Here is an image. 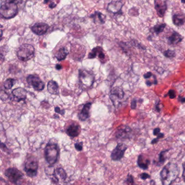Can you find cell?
<instances>
[{"instance_id":"obj_22","label":"cell","mask_w":185,"mask_h":185,"mask_svg":"<svg viewBox=\"0 0 185 185\" xmlns=\"http://www.w3.org/2000/svg\"><path fill=\"white\" fill-rule=\"evenodd\" d=\"M47 90L52 95H58L59 93L58 84L53 80H49L47 83Z\"/></svg>"},{"instance_id":"obj_33","label":"cell","mask_w":185,"mask_h":185,"mask_svg":"<svg viewBox=\"0 0 185 185\" xmlns=\"http://www.w3.org/2000/svg\"><path fill=\"white\" fill-rule=\"evenodd\" d=\"M168 96H169L170 99H174L176 97V92L174 90H170L167 94Z\"/></svg>"},{"instance_id":"obj_41","label":"cell","mask_w":185,"mask_h":185,"mask_svg":"<svg viewBox=\"0 0 185 185\" xmlns=\"http://www.w3.org/2000/svg\"><path fill=\"white\" fill-rule=\"evenodd\" d=\"M178 100L179 101L181 102V103H185V97H181L180 96H179Z\"/></svg>"},{"instance_id":"obj_1","label":"cell","mask_w":185,"mask_h":185,"mask_svg":"<svg viewBox=\"0 0 185 185\" xmlns=\"http://www.w3.org/2000/svg\"><path fill=\"white\" fill-rule=\"evenodd\" d=\"M22 0H3L1 3V17L5 19H11L15 17L19 12L18 5Z\"/></svg>"},{"instance_id":"obj_3","label":"cell","mask_w":185,"mask_h":185,"mask_svg":"<svg viewBox=\"0 0 185 185\" xmlns=\"http://www.w3.org/2000/svg\"><path fill=\"white\" fill-rule=\"evenodd\" d=\"M60 149L58 144L49 142L45 148V158L49 165L53 166L57 163L59 157Z\"/></svg>"},{"instance_id":"obj_43","label":"cell","mask_w":185,"mask_h":185,"mask_svg":"<svg viewBox=\"0 0 185 185\" xmlns=\"http://www.w3.org/2000/svg\"><path fill=\"white\" fill-rule=\"evenodd\" d=\"M159 139L158 138H156V139H153L151 143L152 144H155V143H157L159 142Z\"/></svg>"},{"instance_id":"obj_28","label":"cell","mask_w":185,"mask_h":185,"mask_svg":"<svg viewBox=\"0 0 185 185\" xmlns=\"http://www.w3.org/2000/svg\"><path fill=\"white\" fill-rule=\"evenodd\" d=\"M168 152V150H165V151H162L161 152L160 154H159V161H158V165L161 166L162 164H163L165 161L166 160V158L165 157V154L166 153Z\"/></svg>"},{"instance_id":"obj_16","label":"cell","mask_w":185,"mask_h":185,"mask_svg":"<svg viewBox=\"0 0 185 185\" xmlns=\"http://www.w3.org/2000/svg\"><path fill=\"white\" fill-rule=\"evenodd\" d=\"M97 55L101 62H104L105 59V54L104 53L103 50L101 47L97 46L93 48L90 53L88 54V58L94 59Z\"/></svg>"},{"instance_id":"obj_5","label":"cell","mask_w":185,"mask_h":185,"mask_svg":"<svg viewBox=\"0 0 185 185\" xmlns=\"http://www.w3.org/2000/svg\"><path fill=\"white\" fill-rule=\"evenodd\" d=\"M35 54V49L32 45L24 44L21 45L16 52L19 59L22 62H27L32 59Z\"/></svg>"},{"instance_id":"obj_8","label":"cell","mask_w":185,"mask_h":185,"mask_svg":"<svg viewBox=\"0 0 185 185\" xmlns=\"http://www.w3.org/2000/svg\"><path fill=\"white\" fill-rule=\"evenodd\" d=\"M27 83L35 91H41L45 88V83L37 75H30L26 78Z\"/></svg>"},{"instance_id":"obj_24","label":"cell","mask_w":185,"mask_h":185,"mask_svg":"<svg viewBox=\"0 0 185 185\" xmlns=\"http://www.w3.org/2000/svg\"><path fill=\"white\" fill-rule=\"evenodd\" d=\"M68 54V51L65 47H62L60 48L57 51V54L55 55V58L58 61H62L66 59V57Z\"/></svg>"},{"instance_id":"obj_23","label":"cell","mask_w":185,"mask_h":185,"mask_svg":"<svg viewBox=\"0 0 185 185\" xmlns=\"http://www.w3.org/2000/svg\"><path fill=\"white\" fill-rule=\"evenodd\" d=\"M172 21L176 26H181L185 23V15L183 14H175L172 17Z\"/></svg>"},{"instance_id":"obj_44","label":"cell","mask_w":185,"mask_h":185,"mask_svg":"<svg viewBox=\"0 0 185 185\" xmlns=\"http://www.w3.org/2000/svg\"><path fill=\"white\" fill-rule=\"evenodd\" d=\"M55 68L57 70H60L61 69H62V66L60 64H57L55 66Z\"/></svg>"},{"instance_id":"obj_31","label":"cell","mask_w":185,"mask_h":185,"mask_svg":"<svg viewBox=\"0 0 185 185\" xmlns=\"http://www.w3.org/2000/svg\"><path fill=\"white\" fill-rule=\"evenodd\" d=\"M124 183H126V184H129H129H130V185L134 184V179H133L132 175H128V177H127V178L125 180Z\"/></svg>"},{"instance_id":"obj_15","label":"cell","mask_w":185,"mask_h":185,"mask_svg":"<svg viewBox=\"0 0 185 185\" xmlns=\"http://www.w3.org/2000/svg\"><path fill=\"white\" fill-rule=\"evenodd\" d=\"M13 96L14 101L20 102L24 101L27 98V91L22 88H18L14 89L11 92Z\"/></svg>"},{"instance_id":"obj_12","label":"cell","mask_w":185,"mask_h":185,"mask_svg":"<svg viewBox=\"0 0 185 185\" xmlns=\"http://www.w3.org/2000/svg\"><path fill=\"white\" fill-rule=\"evenodd\" d=\"M49 26L48 24L43 22H37L31 27V30L33 33L37 35H44L47 33Z\"/></svg>"},{"instance_id":"obj_14","label":"cell","mask_w":185,"mask_h":185,"mask_svg":"<svg viewBox=\"0 0 185 185\" xmlns=\"http://www.w3.org/2000/svg\"><path fill=\"white\" fill-rule=\"evenodd\" d=\"M154 7L157 15L160 17L163 18L167 9L166 1L162 0H154Z\"/></svg>"},{"instance_id":"obj_27","label":"cell","mask_w":185,"mask_h":185,"mask_svg":"<svg viewBox=\"0 0 185 185\" xmlns=\"http://www.w3.org/2000/svg\"><path fill=\"white\" fill-rule=\"evenodd\" d=\"M15 80L13 78H8L6 80V81L3 83V86L6 89L10 90L12 88L14 85L15 83Z\"/></svg>"},{"instance_id":"obj_10","label":"cell","mask_w":185,"mask_h":185,"mask_svg":"<svg viewBox=\"0 0 185 185\" xmlns=\"http://www.w3.org/2000/svg\"><path fill=\"white\" fill-rule=\"evenodd\" d=\"M127 146L124 143H118L111 154V158L113 161H119L124 157L127 149Z\"/></svg>"},{"instance_id":"obj_25","label":"cell","mask_w":185,"mask_h":185,"mask_svg":"<svg viewBox=\"0 0 185 185\" xmlns=\"http://www.w3.org/2000/svg\"><path fill=\"white\" fill-rule=\"evenodd\" d=\"M57 176L59 179H60L62 181H65L67 176L66 172L62 168H58L57 169H55V173L52 176Z\"/></svg>"},{"instance_id":"obj_2","label":"cell","mask_w":185,"mask_h":185,"mask_svg":"<svg viewBox=\"0 0 185 185\" xmlns=\"http://www.w3.org/2000/svg\"><path fill=\"white\" fill-rule=\"evenodd\" d=\"M179 174L178 166L175 163H169L160 172V178L163 185H170L176 180Z\"/></svg>"},{"instance_id":"obj_29","label":"cell","mask_w":185,"mask_h":185,"mask_svg":"<svg viewBox=\"0 0 185 185\" xmlns=\"http://www.w3.org/2000/svg\"><path fill=\"white\" fill-rule=\"evenodd\" d=\"M163 55L168 58H172L175 57V51L168 49L163 52Z\"/></svg>"},{"instance_id":"obj_32","label":"cell","mask_w":185,"mask_h":185,"mask_svg":"<svg viewBox=\"0 0 185 185\" xmlns=\"http://www.w3.org/2000/svg\"><path fill=\"white\" fill-rule=\"evenodd\" d=\"M83 142H77L75 144V149L80 152L83 150Z\"/></svg>"},{"instance_id":"obj_7","label":"cell","mask_w":185,"mask_h":185,"mask_svg":"<svg viewBox=\"0 0 185 185\" xmlns=\"http://www.w3.org/2000/svg\"><path fill=\"white\" fill-rule=\"evenodd\" d=\"M5 175L10 182L15 184L19 183L24 177L22 172L15 167L9 168L6 170Z\"/></svg>"},{"instance_id":"obj_36","label":"cell","mask_w":185,"mask_h":185,"mask_svg":"<svg viewBox=\"0 0 185 185\" xmlns=\"http://www.w3.org/2000/svg\"><path fill=\"white\" fill-rule=\"evenodd\" d=\"M140 178H141L142 180H146V179H147L150 178V176L149 175V174H147V173H142V174L140 175Z\"/></svg>"},{"instance_id":"obj_35","label":"cell","mask_w":185,"mask_h":185,"mask_svg":"<svg viewBox=\"0 0 185 185\" xmlns=\"http://www.w3.org/2000/svg\"><path fill=\"white\" fill-rule=\"evenodd\" d=\"M54 110H55V112L56 113H58V114H59L60 115H64L65 114V111L64 110H62L59 107H58V106H56L54 108Z\"/></svg>"},{"instance_id":"obj_19","label":"cell","mask_w":185,"mask_h":185,"mask_svg":"<svg viewBox=\"0 0 185 185\" xmlns=\"http://www.w3.org/2000/svg\"><path fill=\"white\" fill-rule=\"evenodd\" d=\"M137 162L139 167L142 170H147L149 167L150 161L149 159L146 157L145 155L141 154L138 157Z\"/></svg>"},{"instance_id":"obj_6","label":"cell","mask_w":185,"mask_h":185,"mask_svg":"<svg viewBox=\"0 0 185 185\" xmlns=\"http://www.w3.org/2000/svg\"><path fill=\"white\" fill-rule=\"evenodd\" d=\"M39 163L37 159L33 155L28 156L24 162V170L27 175L33 178L38 173Z\"/></svg>"},{"instance_id":"obj_13","label":"cell","mask_w":185,"mask_h":185,"mask_svg":"<svg viewBox=\"0 0 185 185\" xmlns=\"http://www.w3.org/2000/svg\"><path fill=\"white\" fill-rule=\"evenodd\" d=\"M124 3L122 1L113 0L108 4L107 10L111 13L117 14L122 13L121 9Z\"/></svg>"},{"instance_id":"obj_20","label":"cell","mask_w":185,"mask_h":185,"mask_svg":"<svg viewBox=\"0 0 185 185\" xmlns=\"http://www.w3.org/2000/svg\"><path fill=\"white\" fill-rule=\"evenodd\" d=\"M167 40L169 44L176 45L182 41L183 37L179 33L173 32L172 34L168 37Z\"/></svg>"},{"instance_id":"obj_42","label":"cell","mask_w":185,"mask_h":185,"mask_svg":"<svg viewBox=\"0 0 185 185\" xmlns=\"http://www.w3.org/2000/svg\"><path fill=\"white\" fill-rule=\"evenodd\" d=\"M163 137H164V134L161 132H160L159 134L157 135V138H158L159 139H162V138H163Z\"/></svg>"},{"instance_id":"obj_46","label":"cell","mask_w":185,"mask_h":185,"mask_svg":"<svg viewBox=\"0 0 185 185\" xmlns=\"http://www.w3.org/2000/svg\"><path fill=\"white\" fill-rule=\"evenodd\" d=\"M181 2L183 3H185V0H181Z\"/></svg>"},{"instance_id":"obj_17","label":"cell","mask_w":185,"mask_h":185,"mask_svg":"<svg viewBox=\"0 0 185 185\" xmlns=\"http://www.w3.org/2000/svg\"><path fill=\"white\" fill-rule=\"evenodd\" d=\"M92 106V103L88 102L85 104L80 113L78 114V118L81 121H85L90 117V110Z\"/></svg>"},{"instance_id":"obj_26","label":"cell","mask_w":185,"mask_h":185,"mask_svg":"<svg viewBox=\"0 0 185 185\" xmlns=\"http://www.w3.org/2000/svg\"><path fill=\"white\" fill-rule=\"evenodd\" d=\"M166 26V24H157L153 27V31L154 33H155L157 35H159V34L163 32L164 29Z\"/></svg>"},{"instance_id":"obj_30","label":"cell","mask_w":185,"mask_h":185,"mask_svg":"<svg viewBox=\"0 0 185 185\" xmlns=\"http://www.w3.org/2000/svg\"><path fill=\"white\" fill-rule=\"evenodd\" d=\"M54 0H44L45 4H48L49 3V7L53 9L57 6V3L54 1Z\"/></svg>"},{"instance_id":"obj_9","label":"cell","mask_w":185,"mask_h":185,"mask_svg":"<svg viewBox=\"0 0 185 185\" xmlns=\"http://www.w3.org/2000/svg\"><path fill=\"white\" fill-rule=\"evenodd\" d=\"M124 96V92L123 89L119 86H116L111 91L110 99L111 100L114 105L115 106H117L119 105L120 101L123 98Z\"/></svg>"},{"instance_id":"obj_21","label":"cell","mask_w":185,"mask_h":185,"mask_svg":"<svg viewBox=\"0 0 185 185\" xmlns=\"http://www.w3.org/2000/svg\"><path fill=\"white\" fill-rule=\"evenodd\" d=\"M90 18L92 19L95 24H104L105 22L106 16L98 11H95L90 16Z\"/></svg>"},{"instance_id":"obj_34","label":"cell","mask_w":185,"mask_h":185,"mask_svg":"<svg viewBox=\"0 0 185 185\" xmlns=\"http://www.w3.org/2000/svg\"><path fill=\"white\" fill-rule=\"evenodd\" d=\"M8 98V95L7 92L3 91L2 90H1V99L2 101H5Z\"/></svg>"},{"instance_id":"obj_39","label":"cell","mask_w":185,"mask_h":185,"mask_svg":"<svg viewBox=\"0 0 185 185\" xmlns=\"http://www.w3.org/2000/svg\"><path fill=\"white\" fill-rule=\"evenodd\" d=\"M160 132V129L159 128H155L153 130V135L154 136H157Z\"/></svg>"},{"instance_id":"obj_18","label":"cell","mask_w":185,"mask_h":185,"mask_svg":"<svg viewBox=\"0 0 185 185\" xmlns=\"http://www.w3.org/2000/svg\"><path fill=\"white\" fill-rule=\"evenodd\" d=\"M81 131L80 127L77 124L73 123L68 126L66 129V134L71 137H77Z\"/></svg>"},{"instance_id":"obj_37","label":"cell","mask_w":185,"mask_h":185,"mask_svg":"<svg viewBox=\"0 0 185 185\" xmlns=\"http://www.w3.org/2000/svg\"><path fill=\"white\" fill-rule=\"evenodd\" d=\"M153 75L152 73L150 72H148L146 73L145 74H144L143 75V77L146 80H148V79L150 78V77H152Z\"/></svg>"},{"instance_id":"obj_38","label":"cell","mask_w":185,"mask_h":185,"mask_svg":"<svg viewBox=\"0 0 185 185\" xmlns=\"http://www.w3.org/2000/svg\"><path fill=\"white\" fill-rule=\"evenodd\" d=\"M137 101L136 99H134L131 103V108L132 109H135L136 108Z\"/></svg>"},{"instance_id":"obj_45","label":"cell","mask_w":185,"mask_h":185,"mask_svg":"<svg viewBox=\"0 0 185 185\" xmlns=\"http://www.w3.org/2000/svg\"><path fill=\"white\" fill-rule=\"evenodd\" d=\"M156 109H157V111L158 112L160 111V107H159V103H157V105H156Z\"/></svg>"},{"instance_id":"obj_11","label":"cell","mask_w":185,"mask_h":185,"mask_svg":"<svg viewBox=\"0 0 185 185\" xmlns=\"http://www.w3.org/2000/svg\"><path fill=\"white\" fill-rule=\"evenodd\" d=\"M132 130L127 126H121L116 132V137L118 139H129L131 137Z\"/></svg>"},{"instance_id":"obj_40","label":"cell","mask_w":185,"mask_h":185,"mask_svg":"<svg viewBox=\"0 0 185 185\" xmlns=\"http://www.w3.org/2000/svg\"><path fill=\"white\" fill-rule=\"evenodd\" d=\"M183 180L185 182V162L183 163Z\"/></svg>"},{"instance_id":"obj_4","label":"cell","mask_w":185,"mask_h":185,"mask_svg":"<svg viewBox=\"0 0 185 185\" xmlns=\"http://www.w3.org/2000/svg\"><path fill=\"white\" fill-rule=\"evenodd\" d=\"M79 81L80 86L84 90H88L92 86L95 77L92 72L85 69L79 70Z\"/></svg>"}]
</instances>
